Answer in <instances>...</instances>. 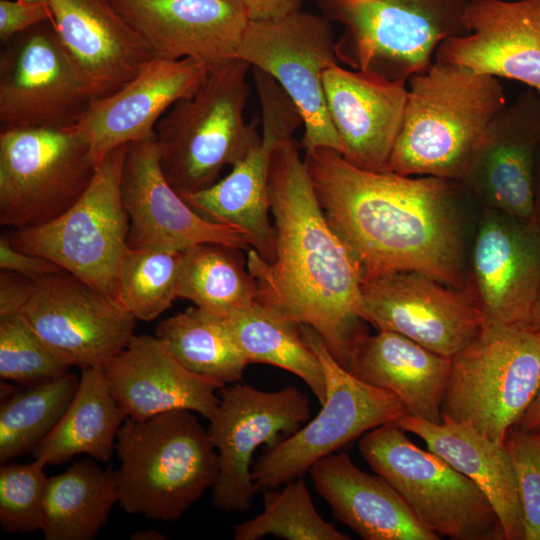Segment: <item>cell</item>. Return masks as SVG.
Returning a JSON list of instances; mask_svg holds the SVG:
<instances>
[{
	"mask_svg": "<svg viewBox=\"0 0 540 540\" xmlns=\"http://www.w3.org/2000/svg\"><path fill=\"white\" fill-rule=\"evenodd\" d=\"M0 269L34 280L63 270L53 261L16 249L7 235L0 237Z\"/></svg>",
	"mask_w": 540,
	"mask_h": 540,
	"instance_id": "b9f144b4",
	"label": "cell"
},
{
	"mask_svg": "<svg viewBox=\"0 0 540 540\" xmlns=\"http://www.w3.org/2000/svg\"><path fill=\"white\" fill-rule=\"evenodd\" d=\"M534 199H535V218L536 220L540 221V143H539L536 167H535Z\"/></svg>",
	"mask_w": 540,
	"mask_h": 540,
	"instance_id": "bcb514c9",
	"label": "cell"
},
{
	"mask_svg": "<svg viewBox=\"0 0 540 540\" xmlns=\"http://www.w3.org/2000/svg\"><path fill=\"white\" fill-rule=\"evenodd\" d=\"M309 418L310 401L295 386L273 392L238 382L222 387L207 428L218 454L214 506L225 513L248 511L258 491L252 478L254 452L263 444L275 446Z\"/></svg>",
	"mask_w": 540,
	"mask_h": 540,
	"instance_id": "4fadbf2b",
	"label": "cell"
},
{
	"mask_svg": "<svg viewBox=\"0 0 540 540\" xmlns=\"http://www.w3.org/2000/svg\"><path fill=\"white\" fill-rule=\"evenodd\" d=\"M35 289V280L21 274L0 272V317L21 313Z\"/></svg>",
	"mask_w": 540,
	"mask_h": 540,
	"instance_id": "7bdbcfd3",
	"label": "cell"
},
{
	"mask_svg": "<svg viewBox=\"0 0 540 540\" xmlns=\"http://www.w3.org/2000/svg\"><path fill=\"white\" fill-rule=\"evenodd\" d=\"M333 516L364 540H438L381 476L359 469L346 453H333L309 470Z\"/></svg>",
	"mask_w": 540,
	"mask_h": 540,
	"instance_id": "4316f807",
	"label": "cell"
},
{
	"mask_svg": "<svg viewBox=\"0 0 540 540\" xmlns=\"http://www.w3.org/2000/svg\"><path fill=\"white\" fill-rule=\"evenodd\" d=\"M210 67L190 58H153L120 90L92 100L73 127L85 137L99 164L117 147L154 134L164 113L193 93Z\"/></svg>",
	"mask_w": 540,
	"mask_h": 540,
	"instance_id": "7402d4cb",
	"label": "cell"
},
{
	"mask_svg": "<svg viewBox=\"0 0 540 540\" xmlns=\"http://www.w3.org/2000/svg\"><path fill=\"white\" fill-rule=\"evenodd\" d=\"M111 394L126 417L146 419L171 410H190L209 420L224 385L191 372L156 337L133 335L104 366Z\"/></svg>",
	"mask_w": 540,
	"mask_h": 540,
	"instance_id": "d4e9b609",
	"label": "cell"
},
{
	"mask_svg": "<svg viewBox=\"0 0 540 540\" xmlns=\"http://www.w3.org/2000/svg\"><path fill=\"white\" fill-rule=\"evenodd\" d=\"M262 114V135L221 180L182 198L206 218L241 232L263 260L275 255V230L269 214L268 176L275 149L293 139L303 118L294 102L268 74L252 68Z\"/></svg>",
	"mask_w": 540,
	"mask_h": 540,
	"instance_id": "5bb4252c",
	"label": "cell"
},
{
	"mask_svg": "<svg viewBox=\"0 0 540 540\" xmlns=\"http://www.w3.org/2000/svg\"><path fill=\"white\" fill-rule=\"evenodd\" d=\"M322 16L343 27L339 62L407 85L425 72L438 46L464 35L468 0H313Z\"/></svg>",
	"mask_w": 540,
	"mask_h": 540,
	"instance_id": "8992f818",
	"label": "cell"
},
{
	"mask_svg": "<svg viewBox=\"0 0 540 540\" xmlns=\"http://www.w3.org/2000/svg\"><path fill=\"white\" fill-rule=\"evenodd\" d=\"M528 321L540 331V292Z\"/></svg>",
	"mask_w": 540,
	"mask_h": 540,
	"instance_id": "c3c4849f",
	"label": "cell"
},
{
	"mask_svg": "<svg viewBox=\"0 0 540 540\" xmlns=\"http://www.w3.org/2000/svg\"><path fill=\"white\" fill-rule=\"evenodd\" d=\"M419 436L434 452L472 480L496 511L505 540H525L517 476L505 444H499L466 422L443 417L442 423L401 416L396 422Z\"/></svg>",
	"mask_w": 540,
	"mask_h": 540,
	"instance_id": "83f0119b",
	"label": "cell"
},
{
	"mask_svg": "<svg viewBox=\"0 0 540 540\" xmlns=\"http://www.w3.org/2000/svg\"><path fill=\"white\" fill-rule=\"evenodd\" d=\"M407 84L388 171L462 181L507 105L504 88L497 77L438 61Z\"/></svg>",
	"mask_w": 540,
	"mask_h": 540,
	"instance_id": "3957f363",
	"label": "cell"
},
{
	"mask_svg": "<svg viewBox=\"0 0 540 540\" xmlns=\"http://www.w3.org/2000/svg\"><path fill=\"white\" fill-rule=\"evenodd\" d=\"M536 432H538V433L540 434V430H538V431H536Z\"/></svg>",
	"mask_w": 540,
	"mask_h": 540,
	"instance_id": "f907efd6",
	"label": "cell"
},
{
	"mask_svg": "<svg viewBox=\"0 0 540 540\" xmlns=\"http://www.w3.org/2000/svg\"><path fill=\"white\" fill-rule=\"evenodd\" d=\"M155 336L188 370L224 386L239 382L248 365L225 318L197 306L161 320Z\"/></svg>",
	"mask_w": 540,
	"mask_h": 540,
	"instance_id": "d6a6232c",
	"label": "cell"
},
{
	"mask_svg": "<svg viewBox=\"0 0 540 540\" xmlns=\"http://www.w3.org/2000/svg\"><path fill=\"white\" fill-rule=\"evenodd\" d=\"M72 367L56 354L22 313L0 317V377L23 387L49 382Z\"/></svg>",
	"mask_w": 540,
	"mask_h": 540,
	"instance_id": "74e56055",
	"label": "cell"
},
{
	"mask_svg": "<svg viewBox=\"0 0 540 540\" xmlns=\"http://www.w3.org/2000/svg\"><path fill=\"white\" fill-rule=\"evenodd\" d=\"M505 446L517 476L525 540H540V434L513 426Z\"/></svg>",
	"mask_w": 540,
	"mask_h": 540,
	"instance_id": "ab89813d",
	"label": "cell"
},
{
	"mask_svg": "<svg viewBox=\"0 0 540 540\" xmlns=\"http://www.w3.org/2000/svg\"><path fill=\"white\" fill-rule=\"evenodd\" d=\"M92 100L50 21L3 45L0 130L70 128Z\"/></svg>",
	"mask_w": 540,
	"mask_h": 540,
	"instance_id": "9a60e30c",
	"label": "cell"
},
{
	"mask_svg": "<svg viewBox=\"0 0 540 540\" xmlns=\"http://www.w3.org/2000/svg\"><path fill=\"white\" fill-rule=\"evenodd\" d=\"M249 21H277L301 11L303 0H239Z\"/></svg>",
	"mask_w": 540,
	"mask_h": 540,
	"instance_id": "ee69618b",
	"label": "cell"
},
{
	"mask_svg": "<svg viewBox=\"0 0 540 540\" xmlns=\"http://www.w3.org/2000/svg\"><path fill=\"white\" fill-rule=\"evenodd\" d=\"M540 384V331L529 321H485L452 358L442 418L466 422L505 444Z\"/></svg>",
	"mask_w": 540,
	"mask_h": 540,
	"instance_id": "52a82bcc",
	"label": "cell"
},
{
	"mask_svg": "<svg viewBox=\"0 0 540 540\" xmlns=\"http://www.w3.org/2000/svg\"><path fill=\"white\" fill-rule=\"evenodd\" d=\"M322 80L342 157L367 171H388L403 121L407 86L339 64L326 69Z\"/></svg>",
	"mask_w": 540,
	"mask_h": 540,
	"instance_id": "484cf974",
	"label": "cell"
},
{
	"mask_svg": "<svg viewBox=\"0 0 540 540\" xmlns=\"http://www.w3.org/2000/svg\"><path fill=\"white\" fill-rule=\"evenodd\" d=\"M49 1L0 0V40L7 44L13 37L44 22H52Z\"/></svg>",
	"mask_w": 540,
	"mask_h": 540,
	"instance_id": "60d3db41",
	"label": "cell"
},
{
	"mask_svg": "<svg viewBox=\"0 0 540 540\" xmlns=\"http://www.w3.org/2000/svg\"><path fill=\"white\" fill-rule=\"evenodd\" d=\"M539 143L540 92L528 87L493 120L462 184L487 208L536 220L534 186Z\"/></svg>",
	"mask_w": 540,
	"mask_h": 540,
	"instance_id": "603a6c76",
	"label": "cell"
},
{
	"mask_svg": "<svg viewBox=\"0 0 540 540\" xmlns=\"http://www.w3.org/2000/svg\"><path fill=\"white\" fill-rule=\"evenodd\" d=\"M23 1H28V2H39V1H46V0H23Z\"/></svg>",
	"mask_w": 540,
	"mask_h": 540,
	"instance_id": "681fc988",
	"label": "cell"
},
{
	"mask_svg": "<svg viewBox=\"0 0 540 540\" xmlns=\"http://www.w3.org/2000/svg\"><path fill=\"white\" fill-rule=\"evenodd\" d=\"M80 376L65 375L17 390L0 406V463L31 452L54 429L70 404Z\"/></svg>",
	"mask_w": 540,
	"mask_h": 540,
	"instance_id": "e575fe53",
	"label": "cell"
},
{
	"mask_svg": "<svg viewBox=\"0 0 540 540\" xmlns=\"http://www.w3.org/2000/svg\"><path fill=\"white\" fill-rule=\"evenodd\" d=\"M515 426L526 431L540 430V384L533 400Z\"/></svg>",
	"mask_w": 540,
	"mask_h": 540,
	"instance_id": "f6af8a7d",
	"label": "cell"
},
{
	"mask_svg": "<svg viewBox=\"0 0 540 540\" xmlns=\"http://www.w3.org/2000/svg\"><path fill=\"white\" fill-rule=\"evenodd\" d=\"M485 212L465 288L485 321H528L540 292V221L492 208Z\"/></svg>",
	"mask_w": 540,
	"mask_h": 540,
	"instance_id": "d6986e66",
	"label": "cell"
},
{
	"mask_svg": "<svg viewBox=\"0 0 540 540\" xmlns=\"http://www.w3.org/2000/svg\"><path fill=\"white\" fill-rule=\"evenodd\" d=\"M21 313L71 366H104L128 344L137 319L120 302L62 270L35 280Z\"/></svg>",
	"mask_w": 540,
	"mask_h": 540,
	"instance_id": "e0dca14e",
	"label": "cell"
},
{
	"mask_svg": "<svg viewBox=\"0 0 540 540\" xmlns=\"http://www.w3.org/2000/svg\"><path fill=\"white\" fill-rule=\"evenodd\" d=\"M57 36L92 99L111 95L153 59L110 0H48Z\"/></svg>",
	"mask_w": 540,
	"mask_h": 540,
	"instance_id": "cb8c5ba5",
	"label": "cell"
},
{
	"mask_svg": "<svg viewBox=\"0 0 540 540\" xmlns=\"http://www.w3.org/2000/svg\"><path fill=\"white\" fill-rule=\"evenodd\" d=\"M452 358L439 355L392 331L366 334L347 370L357 378L394 393L406 414L442 423V404Z\"/></svg>",
	"mask_w": 540,
	"mask_h": 540,
	"instance_id": "f1b7e54d",
	"label": "cell"
},
{
	"mask_svg": "<svg viewBox=\"0 0 540 540\" xmlns=\"http://www.w3.org/2000/svg\"><path fill=\"white\" fill-rule=\"evenodd\" d=\"M250 68L238 58L211 66L198 88L156 123L161 170L181 197L214 184L225 166H233L259 141L256 124L244 116Z\"/></svg>",
	"mask_w": 540,
	"mask_h": 540,
	"instance_id": "5b68a950",
	"label": "cell"
},
{
	"mask_svg": "<svg viewBox=\"0 0 540 540\" xmlns=\"http://www.w3.org/2000/svg\"><path fill=\"white\" fill-rule=\"evenodd\" d=\"M118 503L127 514L175 521L212 488L218 454L198 414L171 410L126 417L115 443Z\"/></svg>",
	"mask_w": 540,
	"mask_h": 540,
	"instance_id": "277c9868",
	"label": "cell"
},
{
	"mask_svg": "<svg viewBox=\"0 0 540 540\" xmlns=\"http://www.w3.org/2000/svg\"><path fill=\"white\" fill-rule=\"evenodd\" d=\"M463 22L467 33L443 41L435 61L540 92V0H468Z\"/></svg>",
	"mask_w": 540,
	"mask_h": 540,
	"instance_id": "ffe728a7",
	"label": "cell"
},
{
	"mask_svg": "<svg viewBox=\"0 0 540 540\" xmlns=\"http://www.w3.org/2000/svg\"><path fill=\"white\" fill-rule=\"evenodd\" d=\"M125 419L109 390L103 367L83 368L70 404L32 456L45 465H58L80 454L107 462Z\"/></svg>",
	"mask_w": 540,
	"mask_h": 540,
	"instance_id": "f546056e",
	"label": "cell"
},
{
	"mask_svg": "<svg viewBox=\"0 0 540 540\" xmlns=\"http://www.w3.org/2000/svg\"><path fill=\"white\" fill-rule=\"evenodd\" d=\"M322 209L363 278L413 271L465 289L457 199L461 181L358 168L335 150L305 151Z\"/></svg>",
	"mask_w": 540,
	"mask_h": 540,
	"instance_id": "6da1fadb",
	"label": "cell"
},
{
	"mask_svg": "<svg viewBox=\"0 0 540 540\" xmlns=\"http://www.w3.org/2000/svg\"><path fill=\"white\" fill-rule=\"evenodd\" d=\"M95 461L81 459L48 477L41 528L45 540H92L106 525L118 502L116 470Z\"/></svg>",
	"mask_w": 540,
	"mask_h": 540,
	"instance_id": "4dcf8cb0",
	"label": "cell"
},
{
	"mask_svg": "<svg viewBox=\"0 0 540 540\" xmlns=\"http://www.w3.org/2000/svg\"><path fill=\"white\" fill-rule=\"evenodd\" d=\"M418 272L364 277L360 317L379 330L399 333L448 358L481 331L485 318L470 292Z\"/></svg>",
	"mask_w": 540,
	"mask_h": 540,
	"instance_id": "2e32d148",
	"label": "cell"
},
{
	"mask_svg": "<svg viewBox=\"0 0 540 540\" xmlns=\"http://www.w3.org/2000/svg\"><path fill=\"white\" fill-rule=\"evenodd\" d=\"M224 318L248 364L264 363L291 372L306 383L321 405L324 403L323 367L305 343L299 323L258 299Z\"/></svg>",
	"mask_w": 540,
	"mask_h": 540,
	"instance_id": "1f68e13d",
	"label": "cell"
},
{
	"mask_svg": "<svg viewBox=\"0 0 540 540\" xmlns=\"http://www.w3.org/2000/svg\"><path fill=\"white\" fill-rule=\"evenodd\" d=\"M46 465L7 462L0 467V524L9 533L41 530L48 477Z\"/></svg>",
	"mask_w": 540,
	"mask_h": 540,
	"instance_id": "f35d334b",
	"label": "cell"
},
{
	"mask_svg": "<svg viewBox=\"0 0 540 540\" xmlns=\"http://www.w3.org/2000/svg\"><path fill=\"white\" fill-rule=\"evenodd\" d=\"M154 58L210 66L236 58L249 19L239 0H110Z\"/></svg>",
	"mask_w": 540,
	"mask_h": 540,
	"instance_id": "44dd1931",
	"label": "cell"
},
{
	"mask_svg": "<svg viewBox=\"0 0 540 540\" xmlns=\"http://www.w3.org/2000/svg\"><path fill=\"white\" fill-rule=\"evenodd\" d=\"M241 249L200 243L182 251L178 297L226 317L258 299L257 283Z\"/></svg>",
	"mask_w": 540,
	"mask_h": 540,
	"instance_id": "836d02e7",
	"label": "cell"
},
{
	"mask_svg": "<svg viewBox=\"0 0 540 540\" xmlns=\"http://www.w3.org/2000/svg\"><path fill=\"white\" fill-rule=\"evenodd\" d=\"M97 166L74 127L0 130V223L20 230L57 218L83 195Z\"/></svg>",
	"mask_w": 540,
	"mask_h": 540,
	"instance_id": "8fae6325",
	"label": "cell"
},
{
	"mask_svg": "<svg viewBox=\"0 0 540 540\" xmlns=\"http://www.w3.org/2000/svg\"><path fill=\"white\" fill-rule=\"evenodd\" d=\"M299 148L293 138L279 145L271 158L274 260L266 262L249 249L247 265L258 300L312 327L347 369L358 342L368 334L360 317L363 273L329 223Z\"/></svg>",
	"mask_w": 540,
	"mask_h": 540,
	"instance_id": "7a4b0ae2",
	"label": "cell"
},
{
	"mask_svg": "<svg viewBox=\"0 0 540 540\" xmlns=\"http://www.w3.org/2000/svg\"><path fill=\"white\" fill-rule=\"evenodd\" d=\"M128 146L104 157L86 191L63 214L9 235L16 249L53 261L116 300L119 271L128 250L129 221L121 195Z\"/></svg>",
	"mask_w": 540,
	"mask_h": 540,
	"instance_id": "9c48e42d",
	"label": "cell"
},
{
	"mask_svg": "<svg viewBox=\"0 0 540 540\" xmlns=\"http://www.w3.org/2000/svg\"><path fill=\"white\" fill-rule=\"evenodd\" d=\"M358 447L371 469L437 536L505 540L500 519L482 490L443 458L411 442L394 422L366 432Z\"/></svg>",
	"mask_w": 540,
	"mask_h": 540,
	"instance_id": "ba28073f",
	"label": "cell"
},
{
	"mask_svg": "<svg viewBox=\"0 0 540 540\" xmlns=\"http://www.w3.org/2000/svg\"><path fill=\"white\" fill-rule=\"evenodd\" d=\"M236 58L271 76L304 122L301 147L342 152L326 105L322 75L339 64L336 40L322 15L299 11L277 21H249Z\"/></svg>",
	"mask_w": 540,
	"mask_h": 540,
	"instance_id": "7c38bea8",
	"label": "cell"
},
{
	"mask_svg": "<svg viewBox=\"0 0 540 540\" xmlns=\"http://www.w3.org/2000/svg\"><path fill=\"white\" fill-rule=\"evenodd\" d=\"M130 538L133 540H163L166 539L165 535L153 530V529H146V530H138L130 535Z\"/></svg>",
	"mask_w": 540,
	"mask_h": 540,
	"instance_id": "7dc6e473",
	"label": "cell"
},
{
	"mask_svg": "<svg viewBox=\"0 0 540 540\" xmlns=\"http://www.w3.org/2000/svg\"><path fill=\"white\" fill-rule=\"evenodd\" d=\"M300 331L322 364L326 398L311 421L257 459L252 466L257 490L275 489L303 477L320 459L406 414L394 393L371 385L345 369L312 327L300 324Z\"/></svg>",
	"mask_w": 540,
	"mask_h": 540,
	"instance_id": "30bf717a",
	"label": "cell"
},
{
	"mask_svg": "<svg viewBox=\"0 0 540 540\" xmlns=\"http://www.w3.org/2000/svg\"><path fill=\"white\" fill-rule=\"evenodd\" d=\"M121 195L129 221L130 249L183 251L200 243L250 249L241 232L197 213L168 183L154 134L129 144Z\"/></svg>",
	"mask_w": 540,
	"mask_h": 540,
	"instance_id": "ac0fdd59",
	"label": "cell"
},
{
	"mask_svg": "<svg viewBox=\"0 0 540 540\" xmlns=\"http://www.w3.org/2000/svg\"><path fill=\"white\" fill-rule=\"evenodd\" d=\"M181 261L182 251L128 248L117 300L137 320L153 321L178 297Z\"/></svg>",
	"mask_w": 540,
	"mask_h": 540,
	"instance_id": "8d00e7d4",
	"label": "cell"
},
{
	"mask_svg": "<svg viewBox=\"0 0 540 540\" xmlns=\"http://www.w3.org/2000/svg\"><path fill=\"white\" fill-rule=\"evenodd\" d=\"M264 509L233 527L235 540H257L268 535L286 540H350L317 512L303 477L281 490H263Z\"/></svg>",
	"mask_w": 540,
	"mask_h": 540,
	"instance_id": "d590c367",
	"label": "cell"
}]
</instances>
